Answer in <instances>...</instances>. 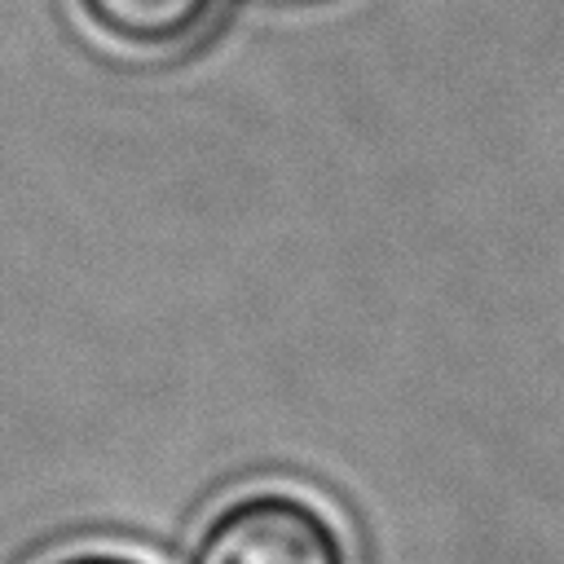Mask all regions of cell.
Masks as SVG:
<instances>
[{"label": "cell", "instance_id": "1", "mask_svg": "<svg viewBox=\"0 0 564 564\" xmlns=\"http://www.w3.org/2000/svg\"><path fill=\"white\" fill-rule=\"evenodd\" d=\"M189 564H361V551L322 494L251 485L207 516Z\"/></svg>", "mask_w": 564, "mask_h": 564}, {"label": "cell", "instance_id": "3", "mask_svg": "<svg viewBox=\"0 0 564 564\" xmlns=\"http://www.w3.org/2000/svg\"><path fill=\"white\" fill-rule=\"evenodd\" d=\"M40 564H150L132 551H119V546H70V551H57Z\"/></svg>", "mask_w": 564, "mask_h": 564}, {"label": "cell", "instance_id": "2", "mask_svg": "<svg viewBox=\"0 0 564 564\" xmlns=\"http://www.w3.org/2000/svg\"><path fill=\"white\" fill-rule=\"evenodd\" d=\"M66 9L101 53L163 62L212 31L220 0H66Z\"/></svg>", "mask_w": 564, "mask_h": 564}]
</instances>
